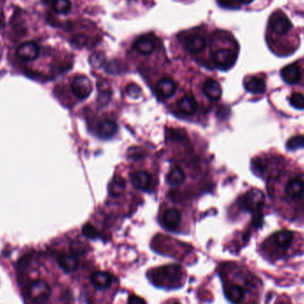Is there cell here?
<instances>
[{"instance_id": "e0dca14e", "label": "cell", "mask_w": 304, "mask_h": 304, "mask_svg": "<svg viewBox=\"0 0 304 304\" xmlns=\"http://www.w3.org/2000/svg\"><path fill=\"white\" fill-rule=\"evenodd\" d=\"M163 222L168 230H176L181 222L180 212L176 209H168L164 214Z\"/></svg>"}, {"instance_id": "277c9868", "label": "cell", "mask_w": 304, "mask_h": 304, "mask_svg": "<svg viewBox=\"0 0 304 304\" xmlns=\"http://www.w3.org/2000/svg\"><path fill=\"white\" fill-rule=\"evenodd\" d=\"M264 204V195L261 190L253 188L249 190L241 199V206L245 210L253 212V216L261 214Z\"/></svg>"}, {"instance_id": "1f68e13d", "label": "cell", "mask_w": 304, "mask_h": 304, "mask_svg": "<svg viewBox=\"0 0 304 304\" xmlns=\"http://www.w3.org/2000/svg\"><path fill=\"white\" fill-rule=\"evenodd\" d=\"M71 42H72L73 45H74L75 47H85L86 44H87V42H88V39L86 38V36H84V35H77V36H75V37L73 38Z\"/></svg>"}, {"instance_id": "8fae6325", "label": "cell", "mask_w": 304, "mask_h": 304, "mask_svg": "<svg viewBox=\"0 0 304 304\" xmlns=\"http://www.w3.org/2000/svg\"><path fill=\"white\" fill-rule=\"evenodd\" d=\"M244 85L246 91L253 94H261L265 92V79L259 76L247 77L244 81Z\"/></svg>"}, {"instance_id": "6da1fadb", "label": "cell", "mask_w": 304, "mask_h": 304, "mask_svg": "<svg viewBox=\"0 0 304 304\" xmlns=\"http://www.w3.org/2000/svg\"><path fill=\"white\" fill-rule=\"evenodd\" d=\"M182 278V269L176 264L160 267L152 271L151 279L155 285L162 287H176L180 285Z\"/></svg>"}, {"instance_id": "7402d4cb", "label": "cell", "mask_w": 304, "mask_h": 304, "mask_svg": "<svg viewBox=\"0 0 304 304\" xmlns=\"http://www.w3.org/2000/svg\"><path fill=\"white\" fill-rule=\"evenodd\" d=\"M178 107L185 115H192L197 112V103L195 99L187 96L181 100L178 103Z\"/></svg>"}, {"instance_id": "e575fe53", "label": "cell", "mask_w": 304, "mask_h": 304, "mask_svg": "<svg viewBox=\"0 0 304 304\" xmlns=\"http://www.w3.org/2000/svg\"><path fill=\"white\" fill-rule=\"evenodd\" d=\"M253 0H240V2H241V4H248L250 3H252Z\"/></svg>"}, {"instance_id": "5bb4252c", "label": "cell", "mask_w": 304, "mask_h": 304, "mask_svg": "<svg viewBox=\"0 0 304 304\" xmlns=\"http://www.w3.org/2000/svg\"><path fill=\"white\" fill-rule=\"evenodd\" d=\"M157 90L164 98H169L176 93V82L169 77L162 78L157 84Z\"/></svg>"}, {"instance_id": "4fadbf2b", "label": "cell", "mask_w": 304, "mask_h": 304, "mask_svg": "<svg viewBox=\"0 0 304 304\" xmlns=\"http://www.w3.org/2000/svg\"><path fill=\"white\" fill-rule=\"evenodd\" d=\"M155 47H156L155 41L150 37H141L133 44V48L139 54L144 56L150 55L154 51Z\"/></svg>"}, {"instance_id": "ac0fdd59", "label": "cell", "mask_w": 304, "mask_h": 304, "mask_svg": "<svg viewBox=\"0 0 304 304\" xmlns=\"http://www.w3.org/2000/svg\"><path fill=\"white\" fill-rule=\"evenodd\" d=\"M117 130L118 124L113 120H104L98 126L99 135L104 139L112 138L117 133Z\"/></svg>"}, {"instance_id": "f546056e", "label": "cell", "mask_w": 304, "mask_h": 304, "mask_svg": "<svg viewBox=\"0 0 304 304\" xmlns=\"http://www.w3.org/2000/svg\"><path fill=\"white\" fill-rule=\"evenodd\" d=\"M125 91L129 96L133 98H138L141 94V87L136 84H129L128 86H126Z\"/></svg>"}, {"instance_id": "83f0119b", "label": "cell", "mask_w": 304, "mask_h": 304, "mask_svg": "<svg viewBox=\"0 0 304 304\" xmlns=\"http://www.w3.org/2000/svg\"><path fill=\"white\" fill-rule=\"evenodd\" d=\"M292 106L298 109V110H304V95L299 92H295L291 95L290 99Z\"/></svg>"}, {"instance_id": "f1b7e54d", "label": "cell", "mask_w": 304, "mask_h": 304, "mask_svg": "<svg viewBox=\"0 0 304 304\" xmlns=\"http://www.w3.org/2000/svg\"><path fill=\"white\" fill-rule=\"evenodd\" d=\"M82 232H83V235L86 236V238H88L90 240H96V239H98L99 236H100V233L97 231V229L90 223H87L83 227Z\"/></svg>"}, {"instance_id": "cb8c5ba5", "label": "cell", "mask_w": 304, "mask_h": 304, "mask_svg": "<svg viewBox=\"0 0 304 304\" xmlns=\"http://www.w3.org/2000/svg\"><path fill=\"white\" fill-rule=\"evenodd\" d=\"M186 176L181 168H174L167 176V182L171 186H180L184 182Z\"/></svg>"}, {"instance_id": "603a6c76", "label": "cell", "mask_w": 304, "mask_h": 304, "mask_svg": "<svg viewBox=\"0 0 304 304\" xmlns=\"http://www.w3.org/2000/svg\"><path fill=\"white\" fill-rule=\"evenodd\" d=\"M206 47V41L205 38L201 36H196L190 39H188L187 42V48L188 51L192 54L199 53L203 51Z\"/></svg>"}, {"instance_id": "9a60e30c", "label": "cell", "mask_w": 304, "mask_h": 304, "mask_svg": "<svg viewBox=\"0 0 304 304\" xmlns=\"http://www.w3.org/2000/svg\"><path fill=\"white\" fill-rule=\"evenodd\" d=\"M57 261L59 265L67 272L74 271L77 270L78 267V261L77 257L72 254L68 253H60L57 257Z\"/></svg>"}, {"instance_id": "ffe728a7", "label": "cell", "mask_w": 304, "mask_h": 304, "mask_svg": "<svg viewBox=\"0 0 304 304\" xmlns=\"http://www.w3.org/2000/svg\"><path fill=\"white\" fill-rule=\"evenodd\" d=\"M125 188V181L122 176H116L112 179L110 186H109V192L112 197H119L122 195Z\"/></svg>"}, {"instance_id": "4dcf8cb0", "label": "cell", "mask_w": 304, "mask_h": 304, "mask_svg": "<svg viewBox=\"0 0 304 304\" xmlns=\"http://www.w3.org/2000/svg\"><path fill=\"white\" fill-rule=\"evenodd\" d=\"M218 3L220 5L226 8H240L241 5L240 0H218Z\"/></svg>"}, {"instance_id": "3957f363", "label": "cell", "mask_w": 304, "mask_h": 304, "mask_svg": "<svg viewBox=\"0 0 304 304\" xmlns=\"http://www.w3.org/2000/svg\"><path fill=\"white\" fill-rule=\"evenodd\" d=\"M293 29L290 20L288 19L285 13H283L280 11H277L271 14V16L269 20V25H268V30L271 36H287L291 32ZM268 32V33H269Z\"/></svg>"}, {"instance_id": "d6986e66", "label": "cell", "mask_w": 304, "mask_h": 304, "mask_svg": "<svg viewBox=\"0 0 304 304\" xmlns=\"http://www.w3.org/2000/svg\"><path fill=\"white\" fill-rule=\"evenodd\" d=\"M225 295L232 304H240L244 296V289L240 286H230L225 289Z\"/></svg>"}, {"instance_id": "4316f807", "label": "cell", "mask_w": 304, "mask_h": 304, "mask_svg": "<svg viewBox=\"0 0 304 304\" xmlns=\"http://www.w3.org/2000/svg\"><path fill=\"white\" fill-rule=\"evenodd\" d=\"M89 62L94 68H101L105 63V56L102 52H96L90 56Z\"/></svg>"}, {"instance_id": "836d02e7", "label": "cell", "mask_w": 304, "mask_h": 304, "mask_svg": "<svg viewBox=\"0 0 304 304\" xmlns=\"http://www.w3.org/2000/svg\"><path fill=\"white\" fill-rule=\"evenodd\" d=\"M128 304H146V302L141 297L132 295L129 296Z\"/></svg>"}, {"instance_id": "d590c367", "label": "cell", "mask_w": 304, "mask_h": 304, "mask_svg": "<svg viewBox=\"0 0 304 304\" xmlns=\"http://www.w3.org/2000/svg\"><path fill=\"white\" fill-rule=\"evenodd\" d=\"M45 1H46L47 3H48V4H51L52 3H53V1H54V0H45Z\"/></svg>"}, {"instance_id": "d6a6232c", "label": "cell", "mask_w": 304, "mask_h": 304, "mask_svg": "<svg viewBox=\"0 0 304 304\" xmlns=\"http://www.w3.org/2000/svg\"><path fill=\"white\" fill-rule=\"evenodd\" d=\"M110 99H111V93H110L109 89L108 90L100 89L98 97L99 103H102V104H106L110 101Z\"/></svg>"}, {"instance_id": "5b68a950", "label": "cell", "mask_w": 304, "mask_h": 304, "mask_svg": "<svg viewBox=\"0 0 304 304\" xmlns=\"http://www.w3.org/2000/svg\"><path fill=\"white\" fill-rule=\"evenodd\" d=\"M28 295L36 304H43L51 295V288L46 281L38 279L29 285Z\"/></svg>"}, {"instance_id": "484cf974", "label": "cell", "mask_w": 304, "mask_h": 304, "mask_svg": "<svg viewBox=\"0 0 304 304\" xmlns=\"http://www.w3.org/2000/svg\"><path fill=\"white\" fill-rule=\"evenodd\" d=\"M287 147L288 150H291L304 148V135L299 134L289 139V141H287Z\"/></svg>"}, {"instance_id": "7c38bea8", "label": "cell", "mask_w": 304, "mask_h": 304, "mask_svg": "<svg viewBox=\"0 0 304 304\" xmlns=\"http://www.w3.org/2000/svg\"><path fill=\"white\" fill-rule=\"evenodd\" d=\"M203 92L207 98L210 99L212 101H217L221 98L223 94V89L220 83L213 78L207 79L204 86H203Z\"/></svg>"}, {"instance_id": "ba28073f", "label": "cell", "mask_w": 304, "mask_h": 304, "mask_svg": "<svg viewBox=\"0 0 304 304\" xmlns=\"http://www.w3.org/2000/svg\"><path fill=\"white\" fill-rule=\"evenodd\" d=\"M303 68L298 61L287 65L281 69V77L287 84L294 85L300 83L303 79Z\"/></svg>"}, {"instance_id": "8d00e7d4", "label": "cell", "mask_w": 304, "mask_h": 304, "mask_svg": "<svg viewBox=\"0 0 304 304\" xmlns=\"http://www.w3.org/2000/svg\"><path fill=\"white\" fill-rule=\"evenodd\" d=\"M178 304V303H175V304Z\"/></svg>"}, {"instance_id": "2e32d148", "label": "cell", "mask_w": 304, "mask_h": 304, "mask_svg": "<svg viewBox=\"0 0 304 304\" xmlns=\"http://www.w3.org/2000/svg\"><path fill=\"white\" fill-rule=\"evenodd\" d=\"M91 281L93 283L94 287H97L99 289L108 288V287L112 285V275L109 274L107 272L98 271V272H95V273L92 275Z\"/></svg>"}, {"instance_id": "7a4b0ae2", "label": "cell", "mask_w": 304, "mask_h": 304, "mask_svg": "<svg viewBox=\"0 0 304 304\" xmlns=\"http://www.w3.org/2000/svg\"><path fill=\"white\" fill-rule=\"evenodd\" d=\"M285 198L304 208V180L300 176H292L284 187Z\"/></svg>"}, {"instance_id": "30bf717a", "label": "cell", "mask_w": 304, "mask_h": 304, "mask_svg": "<svg viewBox=\"0 0 304 304\" xmlns=\"http://www.w3.org/2000/svg\"><path fill=\"white\" fill-rule=\"evenodd\" d=\"M294 237V233L290 231H280L272 235L270 241L279 249H287L292 244Z\"/></svg>"}, {"instance_id": "52a82bcc", "label": "cell", "mask_w": 304, "mask_h": 304, "mask_svg": "<svg viewBox=\"0 0 304 304\" xmlns=\"http://www.w3.org/2000/svg\"><path fill=\"white\" fill-rule=\"evenodd\" d=\"M71 89L76 97L83 100L90 95L93 90V85L90 79L86 76H77L73 79Z\"/></svg>"}, {"instance_id": "d4e9b609", "label": "cell", "mask_w": 304, "mask_h": 304, "mask_svg": "<svg viewBox=\"0 0 304 304\" xmlns=\"http://www.w3.org/2000/svg\"><path fill=\"white\" fill-rule=\"evenodd\" d=\"M51 5L53 10L60 14H67L71 9V3L69 0H54Z\"/></svg>"}, {"instance_id": "8992f818", "label": "cell", "mask_w": 304, "mask_h": 304, "mask_svg": "<svg viewBox=\"0 0 304 304\" xmlns=\"http://www.w3.org/2000/svg\"><path fill=\"white\" fill-rule=\"evenodd\" d=\"M238 58V55L234 50L232 49H219L215 51L213 55V60L214 64L219 69L226 70L231 69L233 65L235 64L236 61Z\"/></svg>"}, {"instance_id": "9c48e42d", "label": "cell", "mask_w": 304, "mask_h": 304, "mask_svg": "<svg viewBox=\"0 0 304 304\" xmlns=\"http://www.w3.org/2000/svg\"><path fill=\"white\" fill-rule=\"evenodd\" d=\"M40 53L39 45L33 41H28L21 44L16 50V55L21 60L30 61L37 59Z\"/></svg>"}, {"instance_id": "44dd1931", "label": "cell", "mask_w": 304, "mask_h": 304, "mask_svg": "<svg viewBox=\"0 0 304 304\" xmlns=\"http://www.w3.org/2000/svg\"><path fill=\"white\" fill-rule=\"evenodd\" d=\"M131 181H132V183L134 187L141 188V189H144L148 187V185L150 183V175L145 171L135 172L131 176Z\"/></svg>"}]
</instances>
